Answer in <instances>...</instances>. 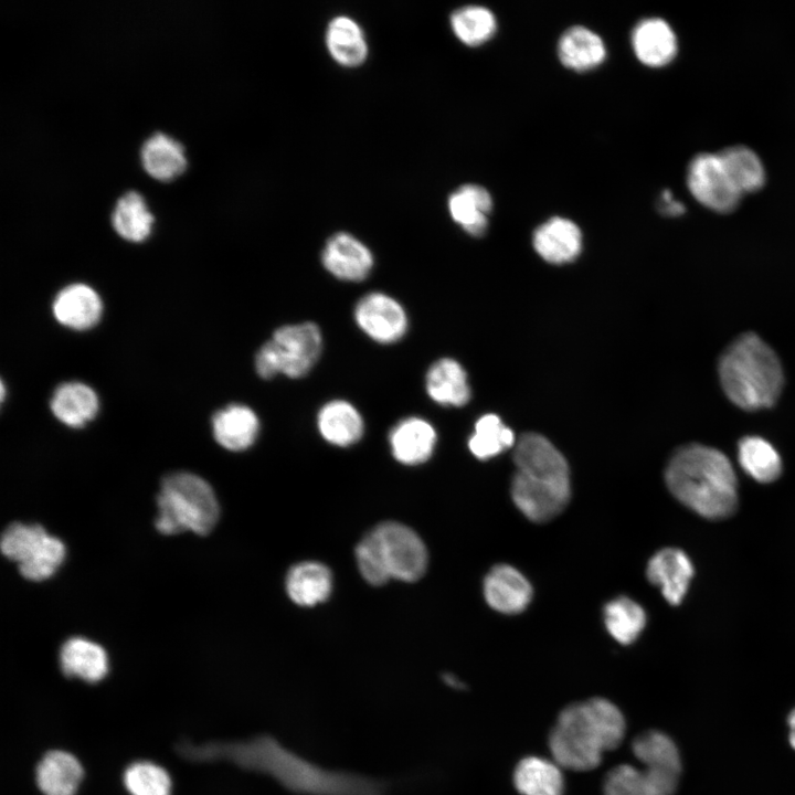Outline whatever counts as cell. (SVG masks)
<instances>
[{
  "label": "cell",
  "mask_w": 795,
  "mask_h": 795,
  "mask_svg": "<svg viewBox=\"0 0 795 795\" xmlns=\"http://www.w3.org/2000/svg\"><path fill=\"white\" fill-rule=\"evenodd\" d=\"M177 752L193 762L226 761L274 778L297 795H388V781L315 763L268 734L246 740L194 745L182 741Z\"/></svg>",
  "instance_id": "6da1fadb"
},
{
  "label": "cell",
  "mask_w": 795,
  "mask_h": 795,
  "mask_svg": "<svg viewBox=\"0 0 795 795\" xmlns=\"http://www.w3.org/2000/svg\"><path fill=\"white\" fill-rule=\"evenodd\" d=\"M718 371L729 400L746 411L773 406L783 389L784 375L777 356L752 332L741 335L725 348Z\"/></svg>",
  "instance_id": "277c9868"
},
{
  "label": "cell",
  "mask_w": 795,
  "mask_h": 795,
  "mask_svg": "<svg viewBox=\"0 0 795 795\" xmlns=\"http://www.w3.org/2000/svg\"><path fill=\"white\" fill-rule=\"evenodd\" d=\"M82 778L80 762L65 751L47 752L36 766V783L44 795H75Z\"/></svg>",
  "instance_id": "f1b7e54d"
},
{
  "label": "cell",
  "mask_w": 795,
  "mask_h": 795,
  "mask_svg": "<svg viewBox=\"0 0 795 795\" xmlns=\"http://www.w3.org/2000/svg\"><path fill=\"white\" fill-rule=\"evenodd\" d=\"M687 184L700 204L717 213L733 212L742 198L718 153L701 152L693 157L688 167Z\"/></svg>",
  "instance_id": "ba28073f"
},
{
  "label": "cell",
  "mask_w": 795,
  "mask_h": 795,
  "mask_svg": "<svg viewBox=\"0 0 795 795\" xmlns=\"http://www.w3.org/2000/svg\"><path fill=\"white\" fill-rule=\"evenodd\" d=\"M626 722L623 713L605 698H591L562 709L552 727L548 745L562 768L585 772L600 765L603 754L618 748Z\"/></svg>",
  "instance_id": "7a4b0ae2"
},
{
  "label": "cell",
  "mask_w": 795,
  "mask_h": 795,
  "mask_svg": "<svg viewBox=\"0 0 795 795\" xmlns=\"http://www.w3.org/2000/svg\"><path fill=\"white\" fill-rule=\"evenodd\" d=\"M451 26L460 42L469 46H477L495 34L497 22L489 9L480 6H466L452 13Z\"/></svg>",
  "instance_id": "74e56055"
},
{
  "label": "cell",
  "mask_w": 795,
  "mask_h": 795,
  "mask_svg": "<svg viewBox=\"0 0 795 795\" xmlns=\"http://www.w3.org/2000/svg\"><path fill=\"white\" fill-rule=\"evenodd\" d=\"M52 309L61 325L74 330H87L100 319L103 304L95 289L86 284L76 283L57 293Z\"/></svg>",
  "instance_id": "2e32d148"
},
{
  "label": "cell",
  "mask_w": 795,
  "mask_h": 795,
  "mask_svg": "<svg viewBox=\"0 0 795 795\" xmlns=\"http://www.w3.org/2000/svg\"><path fill=\"white\" fill-rule=\"evenodd\" d=\"M561 63L573 71H591L603 63L606 49L603 40L592 30L575 25L569 28L558 43Z\"/></svg>",
  "instance_id": "83f0119b"
},
{
  "label": "cell",
  "mask_w": 795,
  "mask_h": 795,
  "mask_svg": "<svg viewBox=\"0 0 795 795\" xmlns=\"http://www.w3.org/2000/svg\"><path fill=\"white\" fill-rule=\"evenodd\" d=\"M50 407L61 423L80 428L96 416L99 401L96 392L87 384L65 382L53 392Z\"/></svg>",
  "instance_id": "d4e9b609"
},
{
  "label": "cell",
  "mask_w": 795,
  "mask_h": 795,
  "mask_svg": "<svg viewBox=\"0 0 795 795\" xmlns=\"http://www.w3.org/2000/svg\"><path fill=\"white\" fill-rule=\"evenodd\" d=\"M738 459L743 470L759 483H772L782 473L778 452L760 436H745L739 442Z\"/></svg>",
  "instance_id": "836d02e7"
},
{
  "label": "cell",
  "mask_w": 795,
  "mask_h": 795,
  "mask_svg": "<svg viewBox=\"0 0 795 795\" xmlns=\"http://www.w3.org/2000/svg\"><path fill=\"white\" fill-rule=\"evenodd\" d=\"M718 156L741 194L753 193L765 184V169L760 157L749 147L736 145L724 148Z\"/></svg>",
  "instance_id": "d6a6232c"
},
{
  "label": "cell",
  "mask_w": 795,
  "mask_h": 795,
  "mask_svg": "<svg viewBox=\"0 0 795 795\" xmlns=\"http://www.w3.org/2000/svg\"><path fill=\"white\" fill-rule=\"evenodd\" d=\"M515 445L512 430L507 427L496 414L479 417L468 439L471 454L483 460L492 458Z\"/></svg>",
  "instance_id": "8d00e7d4"
},
{
  "label": "cell",
  "mask_w": 795,
  "mask_h": 795,
  "mask_svg": "<svg viewBox=\"0 0 795 795\" xmlns=\"http://www.w3.org/2000/svg\"><path fill=\"white\" fill-rule=\"evenodd\" d=\"M516 473L563 487L570 486V469L561 452L543 435L526 433L515 445Z\"/></svg>",
  "instance_id": "9c48e42d"
},
{
  "label": "cell",
  "mask_w": 795,
  "mask_h": 795,
  "mask_svg": "<svg viewBox=\"0 0 795 795\" xmlns=\"http://www.w3.org/2000/svg\"><path fill=\"white\" fill-rule=\"evenodd\" d=\"M331 583V573L327 566L318 562H303L288 572L286 590L298 605L312 606L329 596Z\"/></svg>",
  "instance_id": "4dcf8cb0"
},
{
  "label": "cell",
  "mask_w": 795,
  "mask_h": 795,
  "mask_svg": "<svg viewBox=\"0 0 795 795\" xmlns=\"http://www.w3.org/2000/svg\"><path fill=\"white\" fill-rule=\"evenodd\" d=\"M63 674L87 682L102 680L108 671L107 654L102 646L82 637L66 640L60 651Z\"/></svg>",
  "instance_id": "4316f807"
},
{
  "label": "cell",
  "mask_w": 795,
  "mask_h": 795,
  "mask_svg": "<svg viewBox=\"0 0 795 795\" xmlns=\"http://www.w3.org/2000/svg\"><path fill=\"white\" fill-rule=\"evenodd\" d=\"M484 595L488 605L504 614H517L527 608L532 597L529 581L508 564L491 568L485 577Z\"/></svg>",
  "instance_id": "9a60e30c"
},
{
  "label": "cell",
  "mask_w": 795,
  "mask_h": 795,
  "mask_svg": "<svg viewBox=\"0 0 795 795\" xmlns=\"http://www.w3.org/2000/svg\"><path fill=\"white\" fill-rule=\"evenodd\" d=\"M693 565L688 555L677 548H665L649 560L646 575L650 583L660 587L671 605H679L693 576Z\"/></svg>",
  "instance_id": "5bb4252c"
},
{
  "label": "cell",
  "mask_w": 795,
  "mask_h": 795,
  "mask_svg": "<svg viewBox=\"0 0 795 795\" xmlns=\"http://www.w3.org/2000/svg\"><path fill=\"white\" fill-rule=\"evenodd\" d=\"M681 773L642 765L613 767L603 782V795H675Z\"/></svg>",
  "instance_id": "8fae6325"
},
{
  "label": "cell",
  "mask_w": 795,
  "mask_h": 795,
  "mask_svg": "<svg viewBox=\"0 0 795 795\" xmlns=\"http://www.w3.org/2000/svg\"><path fill=\"white\" fill-rule=\"evenodd\" d=\"M155 524L162 534L192 531L204 536L219 520L220 508L212 487L201 477L172 473L161 481Z\"/></svg>",
  "instance_id": "5b68a950"
},
{
  "label": "cell",
  "mask_w": 795,
  "mask_h": 795,
  "mask_svg": "<svg viewBox=\"0 0 795 795\" xmlns=\"http://www.w3.org/2000/svg\"><path fill=\"white\" fill-rule=\"evenodd\" d=\"M661 212L669 216L680 215L685 212V208L681 203L675 201L669 191L662 193Z\"/></svg>",
  "instance_id": "b9f144b4"
},
{
  "label": "cell",
  "mask_w": 795,
  "mask_h": 795,
  "mask_svg": "<svg viewBox=\"0 0 795 795\" xmlns=\"http://www.w3.org/2000/svg\"><path fill=\"white\" fill-rule=\"evenodd\" d=\"M321 263L328 273L340 280L361 282L374 264L370 248L347 232L331 235L321 252Z\"/></svg>",
  "instance_id": "4fadbf2b"
},
{
  "label": "cell",
  "mask_w": 795,
  "mask_h": 795,
  "mask_svg": "<svg viewBox=\"0 0 795 795\" xmlns=\"http://www.w3.org/2000/svg\"><path fill=\"white\" fill-rule=\"evenodd\" d=\"M425 389L436 403L463 406L470 399V386L464 368L454 359L442 358L432 363L425 375Z\"/></svg>",
  "instance_id": "cb8c5ba5"
},
{
  "label": "cell",
  "mask_w": 795,
  "mask_h": 795,
  "mask_svg": "<svg viewBox=\"0 0 795 795\" xmlns=\"http://www.w3.org/2000/svg\"><path fill=\"white\" fill-rule=\"evenodd\" d=\"M215 441L225 449L240 452L254 444L259 432L257 414L247 405L234 403L212 417Z\"/></svg>",
  "instance_id": "ffe728a7"
},
{
  "label": "cell",
  "mask_w": 795,
  "mask_h": 795,
  "mask_svg": "<svg viewBox=\"0 0 795 795\" xmlns=\"http://www.w3.org/2000/svg\"><path fill=\"white\" fill-rule=\"evenodd\" d=\"M140 159L145 171L160 181L172 180L187 167L183 145L162 131H155L144 140Z\"/></svg>",
  "instance_id": "603a6c76"
},
{
  "label": "cell",
  "mask_w": 795,
  "mask_h": 795,
  "mask_svg": "<svg viewBox=\"0 0 795 795\" xmlns=\"http://www.w3.org/2000/svg\"><path fill=\"white\" fill-rule=\"evenodd\" d=\"M389 441L398 462L404 465H418L432 456L436 444V432L426 420L410 416L391 430Z\"/></svg>",
  "instance_id": "d6986e66"
},
{
  "label": "cell",
  "mask_w": 795,
  "mask_h": 795,
  "mask_svg": "<svg viewBox=\"0 0 795 795\" xmlns=\"http://www.w3.org/2000/svg\"><path fill=\"white\" fill-rule=\"evenodd\" d=\"M632 46L637 59L650 67L669 64L678 51L674 30L660 18L638 22L632 32Z\"/></svg>",
  "instance_id": "ac0fdd59"
},
{
  "label": "cell",
  "mask_w": 795,
  "mask_h": 795,
  "mask_svg": "<svg viewBox=\"0 0 795 795\" xmlns=\"http://www.w3.org/2000/svg\"><path fill=\"white\" fill-rule=\"evenodd\" d=\"M322 350L320 328L305 321L277 328L255 356V370L262 379L284 374L290 379L306 375Z\"/></svg>",
  "instance_id": "8992f818"
},
{
  "label": "cell",
  "mask_w": 795,
  "mask_h": 795,
  "mask_svg": "<svg viewBox=\"0 0 795 795\" xmlns=\"http://www.w3.org/2000/svg\"><path fill=\"white\" fill-rule=\"evenodd\" d=\"M603 614L608 633L623 645L635 642L646 625L643 607L626 596L610 601Z\"/></svg>",
  "instance_id": "d590c367"
},
{
  "label": "cell",
  "mask_w": 795,
  "mask_h": 795,
  "mask_svg": "<svg viewBox=\"0 0 795 795\" xmlns=\"http://www.w3.org/2000/svg\"><path fill=\"white\" fill-rule=\"evenodd\" d=\"M153 220L144 197L135 190L121 194L112 212V224L116 233L135 243L142 242L150 235Z\"/></svg>",
  "instance_id": "1f68e13d"
},
{
  "label": "cell",
  "mask_w": 795,
  "mask_h": 795,
  "mask_svg": "<svg viewBox=\"0 0 795 795\" xmlns=\"http://www.w3.org/2000/svg\"><path fill=\"white\" fill-rule=\"evenodd\" d=\"M353 316L363 333L382 344L398 342L409 328V318L403 306L381 292H372L360 298Z\"/></svg>",
  "instance_id": "30bf717a"
},
{
  "label": "cell",
  "mask_w": 795,
  "mask_h": 795,
  "mask_svg": "<svg viewBox=\"0 0 795 795\" xmlns=\"http://www.w3.org/2000/svg\"><path fill=\"white\" fill-rule=\"evenodd\" d=\"M452 219L471 236H483L488 227V213L492 209L489 192L479 184H464L448 197Z\"/></svg>",
  "instance_id": "484cf974"
},
{
  "label": "cell",
  "mask_w": 795,
  "mask_h": 795,
  "mask_svg": "<svg viewBox=\"0 0 795 795\" xmlns=\"http://www.w3.org/2000/svg\"><path fill=\"white\" fill-rule=\"evenodd\" d=\"M378 558L391 579L416 581L427 566V552L421 538L398 522H383L368 533Z\"/></svg>",
  "instance_id": "52a82bcc"
},
{
  "label": "cell",
  "mask_w": 795,
  "mask_h": 795,
  "mask_svg": "<svg viewBox=\"0 0 795 795\" xmlns=\"http://www.w3.org/2000/svg\"><path fill=\"white\" fill-rule=\"evenodd\" d=\"M786 723L788 728V743L795 751V707L788 712Z\"/></svg>",
  "instance_id": "7bdbcfd3"
},
{
  "label": "cell",
  "mask_w": 795,
  "mask_h": 795,
  "mask_svg": "<svg viewBox=\"0 0 795 795\" xmlns=\"http://www.w3.org/2000/svg\"><path fill=\"white\" fill-rule=\"evenodd\" d=\"M320 435L328 443L347 447L359 442L364 432V422L357 407L341 399L324 404L317 414Z\"/></svg>",
  "instance_id": "7402d4cb"
},
{
  "label": "cell",
  "mask_w": 795,
  "mask_h": 795,
  "mask_svg": "<svg viewBox=\"0 0 795 795\" xmlns=\"http://www.w3.org/2000/svg\"><path fill=\"white\" fill-rule=\"evenodd\" d=\"M571 487L539 481L515 473L511 497L518 509L531 521L544 522L558 516L568 505Z\"/></svg>",
  "instance_id": "7c38bea8"
},
{
  "label": "cell",
  "mask_w": 795,
  "mask_h": 795,
  "mask_svg": "<svg viewBox=\"0 0 795 795\" xmlns=\"http://www.w3.org/2000/svg\"><path fill=\"white\" fill-rule=\"evenodd\" d=\"M326 46L336 63L343 67L362 65L369 54L361 25L351 17H333L326 29Z\"/></svg>",
  "instance_id": "44dd1931"
},
{
  "label": "cell",
  "mask_w": 795,
  "mask_h": 795,
  "mask_svg": "<svg viewBox=\"0 0 795 795\" xmlns=\"http://www.w3.org/2000/svg\"><path fill=\"white\" fill-rule=\"evenodd\" d=\"M124 783L130 795H170L168 773L150 762H136L124 773Z\"/></svg>",
  "instance_id": "ab89813d"
},
{
  "label": "cell",
  "mask_w": 795,
  "mask_h": 795,
  "mask_svg": "<svg viewBox=\"0 0 795 795\" xmlns=\"http://www.w3.org/2000/svg\"><path fill=\"white\" fill-rule=\"evenodd\" d=\"M513 784L521 795H563L562 767L553 760L527 756L513 772Z\"/></svg>",
  "instance_id": "f546056e"
},
{
  "label": "cell",
  "mask_w": 795,
  "mask_h": 795,
  "mask_svg": "<svg viewBox=\"0 0 795 795\" xmlns=\"http://www.w3.org/2000/svg\"><path fill=\"white\" fill-rule=\"evenodd\" d=\"M49 536L39 524L11 523L1 537V552L19 564L29 559Z\"/></svg>",
  "instance_id": "f35d334b"
},
{
  "label": "cell",
  "mask_w": 795,
  "mask_h": 795,
  "mask_svg": "<svg viewBox=\"0 0 795 795\" xmlns=\"http://www.w3.org/2000/svg\"><path fill=\"white\" fill-rule=\"evenodd\" d=\"M632 752L642 765L682 771L679 749L665 732L649 730L638 734L632 742Z\"/></svg>",
  "instance_id": "e575fe53"
},
{
  "label": "cell",
  "mask_w": 795,
  "mask_h": 795,
  "mask_svg": "<svg viewBox=\"0 0 795 795\" xmlns=\"http://www.w3.org/2000/svg\"><path fill=\"white\" fill-rule=\"evenodd\" d=\"M532 244L544 261L564 264L574 261L581 253L582 233L571 220L554 216L536 229Z\"/></svg>",
  "instance_id": "e0dca14e"
},
{
  "label": "cell",
  "mask_w": 795,
  "mask_h": 795,
  "mask_svg": "<svg viewBox=\"0 0 795 795\" xmlns=\"http://www.w3.org/2000/svg\"><path fill=\"white\" fill-rule=\"evenodd\" d=\"M665 481L681 504L709 519L731 516L738 507V483L729 458L701 444H687L671 455Z\"/></svg>",
  "instance_id": "3957f363"
},
{
  "label": "cell",
  "mask_w": 795,
  "mask_h": 795,
  "mask_svg": "<svg viewBox=\"0 0 795 795\" xmlns=\"http://www.w3.org/2000/svg\"><path fill=\"white\" fill-rule=\"evenodd\" d=\"M65 552L64 543L49 534L38 550L19 564V571L30 581L46 580L62 565Z\"/></svg>",
  "instance_id": "60d3db41"
}]
</instances>
